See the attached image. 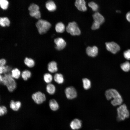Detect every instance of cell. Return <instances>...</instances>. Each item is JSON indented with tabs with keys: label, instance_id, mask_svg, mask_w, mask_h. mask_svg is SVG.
I'll return each mask as SVG.
<instances>
[{
	"label": "cell",
	"instance_id": "cell-32",
	"mask_svg": "<svg viewBox=\"0 0 130 130\" xmlns=\"http://www.w3.org/2000/svg\"><path fill=\"white\" fill-rule=\"evenodd\" d=\"M7 110L6 107L4 106H1L0 107V115L2 116L6 114Z\"/></svg>",
	"mask_w": 130,
	"mask_h": 130
},
{
	"label": "cell",
	"instance_id": "cell-33",
	"mask_svg": "<svg viewBox=\"0 0 130 130\" xmlns=\"http://www.w3.org/2000/svg\"><path fill=\"white\" fill-rule=\"evenodd\" d=\"M124 56L125 58L128 60H130V50L129 49L124 53Z\"/></svg>",
	"mask_w": 130,
	"mask_h": 130
},
{
	"label": "cell",
	"instance_id": "cell-11",
	"mask_svg": "<svg viewBox=\"0 0 130 130\" xmlns=\"http://www.w3.org/2000/svg\"><path fill=\"white\" fill-rule=\"evenodd\" d=\"M75 5L80 11L84 12L87 9L86 2L84 0H77L75 2Z\"/></svg>",
	"mask_w": 130,
	"mask_h": 130
},
{
	"label": "cell",
	"instance_id": "cell-27",
	"mask_svg": "<svg viewBox=\"0 0 130 130\" xmlns=\"http://www.w3.org/2000/svg\"><path fill=\"white\" fill-rule=\"evenodd\" d=\"M44 81L48 84L51 83L53 79V77L52 75L50 73H46L44 74L43 76Z\"/></svg>",
	"mask_w": 130,
	"mask_h": 130
},
{
	"label": "cell",
	"instance_id": "cell-17",
	"mask_svg": "<svg viewBox=\"0 0 130 130\" xmlns=\"http://www.w3.org/2000/svg\"><path fill=\"white\" fill-rule=\"evenodd\" d=\"M25 65L29 68H32L35 65V62L33 59L27 57L25 58L24 60Z\"/></svg>",
	"mask_w": 130,
	"mask_h": 130
},
{
	"label": "cell",
	"instance_id": "cell-19",
	"mask_svg": "<svg viewBox=\"0 0 130 130\" xmlns=\"http://www.w3.org/2000/svg\"><path fill=\"white\" fill-rule=\"evenodd\" d=\"M11 74L12 77L14 79H17L20 77L21 73L18 69L15 68L12 70Z\"/></svg>",
	"mask_w": 130,
	"mask_h": 130
},
{
	"label": "cell",
	"instance_id": "cell-23",
	"mask_svg": "<svg viewBox=\"0 0 130 130\" xmlns=\"http://www.w3.org/2000/svg\"><path fill=\"white\" fill-rule=\"evenodd\" d=\"M65 26L64 25L62 22H59L56 25L55 29L57 32L62 33L65 31Z\"/></svg>",
	"mask_w": 130,
	"mask_h": 130
},
{
	"label": "cell",
	"instance_id": "cell-22",
	"mask_svg": "<svg viewBox=\"0 0 130 130\" xmlns=\"http://www.w3.org/2000/svg\"><path fill=\"white\" fill-rule=\"evenodd\" d=\"M54 79L55 81L59 84L63 83L64 81L63 76L60 73L55 74L54 75Z\"/></svg>",
	"mask_w": 130,
	"mask_h": 130
},
{
	"label": "cell",
	"instance_id": "cell-21",
	"mask_svg": "<svg viewBox=\"0 0 130 130\" xmlns=\"http://www.w3.org/2000/svg\"><path fill=\"white\" fill-rule=\"evenodd\" d=\"M32 75V73L29 70H25L21 72V76L22 78L25 81H26Z\"/></svg>",
	"mask_w": 130,
	"mask_h": 130
},
{
	"label": "cell",
	"instance_id": "cell-14",
	"mask_svg": "<svg viewBox=\"0 0 130 130\" xmlns=\"http://www.w3.org/2000/svg\"><path fill=\"white\" fill-rule=\"evenodd\" d=\"M47 69L51 73L57 72L58 68L56 62L53 61L50 62L47 65Z\"/></svg>",
	"mask_w": 130,
	"mask_h": 130
},
{
	"label": "cell",
	"instance_id": "cell-30",
	"mask_svg": "<svg viewBox=\"0 0 130 130\" xmlns=\"http://www.w3.org/2000/svg\"><path fill=\"white\" fill-rule=\"evenodd\" d=\"M8 2L6 0H0V5L1 8L3 9H6L8 6Z\"/></svg>",
	"mask_w": 130,
	"mask_h": 130
},
{
	"label": "cell",
	"instance_id": "cell-35",
	"mask_svg": "<svg viewBox=\"0 0 130 130\" xmlns=\"http://www.w3.org/2000/svg\"><path fill=\"white\" fill-rule=\"evenodd\" d=\"M6 60L4 58H2L0 59V66H3L6 65Z\"/></svg>",
	"mask_w": 130,
	"mask_h": 130
},
{
	"label": "cell",
	"instance_id": "cell-5",
	"mask_svg": "<svg viewBox=\"0 0 130 130\" xmlns=\"http://www.w3.org/2000/svg\"><path fill=\"white\" fill-rule=\"evenodd\" d=\"M66 31L73 36L79 35L81 33L76 23L73 21L69 23L66 28Z\"/></svg>",
	"mask_w": 130,
	"mask_h": 130
},
{
	"label": "cell",
	"instance_id": "cell-12",
	"mask_svg": "<svg viewBox=\"0 0 130 130\" xmlns=\"http://www.w3.org/2000/svg\"><path fill=\"white\" fill-rule=\"evenodd\" d=\"M82 123L81 121L78 119H75L71 122L70 126L71 128L73 130H78L81 127Z\"/></svg>",
	"mask_w": 130,
	"mask_h": 130
},
{
	"label": "cell",
	"instance_id": "cell-3",
	"mask_svg": "<svg viewBox=\"0 0 130 130\" xmlns=\"http://www.w3.org/2000/svg\"><path fill=\"white\" fill-rule=\"evenodd\" d=\"M35 25L39 32L40 34L46 33L51 26L50 22L42 19H39L36 23Z\"/></svg>",
	"mask_w": 130,
	"mask_h": 130
},
{
	"label": "cell",
	"instance_id": "cell-25",
	"mask_svg": "<svg viewBox=\"0 0 130 130\" xmlns=\"http://www.w3.org/2000/svg\"><path fill=\"white\" fill-rule=\"evenodd\" d=\"M39 7L37 4L33 3L31 4L28 7L29 13H34L39 10Z\"/></svg>",
	"mask_w": 130,
	"mask_h": 130
},
{
	"label": "cell",
	"instance_id": "cell-34",
	"mask_svg": "<svg viewBox=\"0 0 130 130\" xmlns=\"http://www.w3.org/2000/svg\"><path fill=\"white\" fill-rule=\"evenodd\" d=\"M100 25L99 23L94 21L91 26V28L94 30L98 29L99 28Z\"/></svg>",
	"mask_w": 130,
	"mask_h": 130
},
{
	"label": "cell",
	"instance_id": "cell-9",
	"mask_svg": "<svg viewBox=\"0 0 130 130\" xmlns=\"http://www.w3.org/2000/svg\"><path fill=\"white\" fill-rule=\"evenodd\" d=\"M54 42L56 44L55 48L57 50H62L65 47L66 45V43L65 41L61 38H58L55 39Z\"/></svg>",
	"mask_w": 130,
	"mask_h": 130
},
{
	"label": "cell",
	"instance_id": "cell-31",
	"mask_svg": "<svg viewBox=\"0 0 130 130\" xmlns=\"http://www.w3.org/2000/svg\"><path fill=\"white\" fill-rule=\"evenodd\" d=\"M88 6L90 7L92 10L94 11H97L98 9V6L95 2L91 1L88 4Z\"/></svg>",
	"mask_w": 130,
	"mask_h": 130
},
{
	"label": "cell",
	"instance_id": "cell-16",
	"mask_svg": "<svg viewBox=\"0 0 130 130\" xmlns=\"http://www.w3.org/2000/svg\"><path fill=\"white\" fill-rule=\"evenodd\" d=\"M45 6L47 9L50 12L54 11L56 8V5L54 2L51 0L47 1L46 3Z\"/></svg>",
	"mask_w": 130,
	"mask_h": 130
},
{
	"label": "cell",
	"instance_id": "cell-24",
	"mask_svg": "<svg viewBox=\"0 0 130 130\" xmlns=\"http://www.w3.org/2000/svg\"><path fill=\"white\" fill-rule=\"evenodd\" d=\"M10 23V22L8 19L6 17L0 18V25L2 27H5L6 26H9Z\"/></svg>",
	"mask_w": 130,
	"mask_h": 130
},
{
	"label": "cell",
	"instance_id": "cell-20",
	"mask_svg": "<svg viewBox=\"0 0 130 130\" xmlns=\"http://www.w3.org/2000/svg\"><path fill=\"white\" fill-rule=\"evenodd\" d=\"M47 92L50 95H53L56 91V88L54 85L51 83L48 84L46 86Z\"/></svg>",
	"mask_w": 130,
	"mask_h": 130
},
{
	"label": "cell",
	"instance_id": "cell-29",
	"mask_svg": "<svg viewBox=\"0 0 130 130\" xmlns=\"http://www.w3.org/2000/svg\"><path fill=\"white\" fill-rule=\"evenodd\" d=\"M122 69L125 72H128L130 70V64L128 61H126L120 65Z\"/></svg>",
	"mask_w": 130,
	"mask_h": 130
},
{
	"label": "cell",
	"instance_id": "cell-1",
	"mask_svg": "<svg viewBox=\"0 0 130 130\" xmlns=\"http://www.w3.org/2000/svg\"><path fill=\"white\" fill-rule=\"evenodd\" d=\"M105 96L108 100L111 101V104L114 106L120 105L123 102L122 98L118 92L115 89H111L106 91Z\"/></svg>",
	"mask_w": 130,
	"mask_h": 130
},
{
	"label": "cell",
	"instance_id": "cell-15",
	"mask_svg": "<svg viewBox=\"0 0 130 130\" xmlns=\"http://www.w3.org/2000/svg\"><path fill=\"white\" fill-rule=\"evenodd\" d=\"M21 106V103L19 101H15L11 100L10 102V108L14 111H18Z\"/></svg>",
	"mask_w": 130,
	"mask_h": 130
},
{
	"label": "cell",
	"instance_id": "cell-26",
	"mask_svg": "<svg viewBox=\"0 0 130 130\" xmlns=\"http://www.w3.org/2000/svg\"><path fill=\"white\" fill-rule=\"evenodd\" d=\"M12 70L10 66L5 65L3 66H0V75L10 73Z\"/></svg>",
	"mask_w": 130,
	"mask_h": 130
},
{
	"label": "cell",
	"instance_id": "cell-18",
	"mask_svg": "<svg viewBox=\"0 0 130 130\" xmlns=\"http://www.w3.org/2000/svg\"><path fill=\"white\" fill-rule=\"evenodd\" d=\"M49 105L51 109L53 111L57 110L59 108V105L57 101L54 99H52L50 100Z\"/></svg>",
	"mask_w": 130,
	"mask_h": 130
},
{
	"label": "cell",
	"instance_id": "cell-10",
	"mask_svg": "<svg viewBox=\"0 0 130 130\" xmlns=\"http://www.w3.org/2000/svg\"><path fill=\"white\" fill-rule=\"evenodd\" d=\"M98 47L95 46L92 47L88 46L86 49V52L87 55L92 57L96 56L98 54Z\"/></svg>",
	"mask_w": 130,
	"mask_h": 130
},
{
	"label": "cell",
	"instance_id": "cell-13",
	"mask_svg": "<svg viewBox=\"0 0 130 130\" xmlns=\"http://www.w3.org/2000/svg\"><path fill=\"white\" fill-rule=\"evenodd\" d=\"M94 21L96 22L100 25L103 24L104 22L105 19L103 16L98 12H96L92 15Z\"/></svg>",
	"mask_w": 130,
	"mask_h": 130
},
{
	"label": "cell",
	"instance_id": "cell-4",
	"mask_svg": "<svg viewBox=\"0 0 130 130\" xmlns=\"http://www.w3.org/2000/svg\"><path fill=\"white\" fill-rule=\"evenodd\" d=\"M117 120L118 121L124 120L128 118L130 115L129 111L126 105L124 104H121L117 109Z\"/></svg>",
	"mask_w": 130,
	"mask_h": 130
},
{
	"label": "cell",
	"instance_id": "cell-6",
	"mask_svg": "<svg viewBox=\"0 0 130 130\" xmlns=\"http://www.w3.org/2000/svg\"><path fill=\"white\" fill-rule=\"evenodd\" d=\"M32 98L34 102L38 104H42L46 99L45 94L40 91H38L33 94Z\"/></svg>",
	"mask_w": 130,
	"mask_h": 130
},
{
	"label": "cell",
	"instance_id": "cell-7",
	"mask_svg": "<svg viewBox=\"0 0 130 130\" xmlns=\"http://www.w3.org/2000/svg\"><path fill=\"white\" fill-rule=\"evenodd\" d=\"M105 44L107 50L113 54L116 53L120 50L119 45L114 42H106Z\"/></svg>",
	"mask_w": 130,
	"mask_h": 130
},
{
	"label": "cell",
	"instance_id": "cell-8",
	"mask_svg": "<svg viewBox=\"0 0 130 130\" xmlns=\"http://www.w3.org/2000/svg\"><path fill=\"white\" fill-rule=\"evenodd\" d=\"M65 93L67 98L72 99L76 98L77 96V92L75 89L72 86L66 88Z\"/></svg>",
	"mask_w": 130,
	"mask_h": 130
},
{
	"label": "cell",
	"instance_id": "cell-2",
	"mask_svg": "<svg viewBox=\"0 0 130 130\" xmlns=\"http://www.w3.org/2000/svg\"><path fill=\"white\" fill-rule=\"evenodd\" d=\"M2 77L3 80L1 83L2 84L6 86L9 92L14 91L16 88V84L14 79L12 77L11 73L5 74Z\"/></svg>",
	"mask_w": 130,
	"mask_h": 130
},
{
	"label": "cell",
	"instance_id": "cell-28",
	"mask_svg": "<svg viewBox=\"0 0 130 130\" xmlns=\"http://www.w3.org/2000/svg\"><path fill=\"white\" fill-rule=\"evenodd\" d=\"M83 87L86 90L89 89L91 86V83L90 81L86 78H84L82 79Z\"/></svg>",
	"mask_w": 130,
	"mask_h": 130
},
{
	"label": "cell",
	"instance_id": "cell-37",
	"mask_svg": "<svg viewBox=\"0 0 130 130\" xmlns=\"http://www.w3.org/2000/svg\"><path fill=\"white\" fill-rule=\"evenodd\" d=\"M3 80V77L2 75H0V81L1 83L2 81Z\"/></svg>",
	"mask_w": 130,
	"mask_h": 130
},
{
	"label": "cell",
	"instance_id": "cell-36",
	"mask_svg": "<svg viewBox=\"0 0 130 130\" xmlns=\"http://www.w3.org/2000/svg\"><path fill=\"white\" fill-rule=\"evenodd\" d=\"M126 17L127 21L130 22V11L126 13Z\"/></svg>",
	"mask_w": 130,
	"mask_h": 130
}]
</instances>
